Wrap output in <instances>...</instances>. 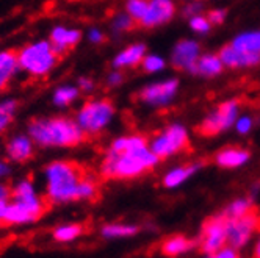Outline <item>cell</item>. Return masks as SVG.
<instances>
[{
	"label": "cell",
	"instance_id": "6da1fadb",
	"mask_svg": "<svg viewBox=\"0 0 260 258\" xmlns=\"http://www.w3.org/2000/svg\"><path fill=\"white\" fill-rule=\"evenodd\" d=\"M158 161L144 136L125 135L110 144L101 163V174L116 180L135 178L155 168Z\"/></svg>",
	"mask_w": 260,
	"mask_h": 258
},
{
	"label": "cell",
	"instance_id": "7a4b0ae2",
	"mask_svg": "<svg viewBox=\"0 0 260 258\" xmlns=\"http://www.w3.org/2000/svg\"><path fill=\"white\" fill-rule=\"evenodd\" d=\"M86 174L74 161H53L44 171L46 200L52 205H63L79 200L80 183Z\"/></svg>",
	"mask_w": 260,
	"mask_h": 258
},
{
	"label": "cell",
	"instance_id": "3957f363",
	"mask_svg": "<svg viewBox=\"0 0 260 258\" xmlns=\"http://www.w3.org/2000/svg\"><path fill=\"white\" fill-rule=\"evenodd\" d=\"M27 133L41 147H74L85 141L86 135L71 118H38L28 124Z\"/></svg>",
	"mask_w": 260,
	"mask_h": 258
},
{
	"label": "cell",
	"instance_id": "277c9868",
	"mask_svg": "<svg viewBox=\"0 0 260 258\" xmlns=\"http://www.w3.org/2000/svg\"><path fill=\"white\" fill-rule=\"evenodd\" d=\"M5 224L8 226H24L38 220L47 207V200L36 191L33 181L24 178L17 181L11 188V197Z\"/></svg>",
	"mask_w": 260,
	"mask_h": 258
},
{
	"label": "cell",
	"instance_id": "5b68a950",
	"mask_svg": "<svg viewBox=\"0 0 260 258\" xmlns=\"http://www.w3.org/2000/svg\"><path fill=\"white\" fill-rule=\"evenodd\" d=\"M60 55L55 52L50 41H36L27 44L17 53L19 58V66L28 76L41 79L52 72V69L57 66Z\"/></svg>",
	"mask_w": 260,
	"mask_h": 258
},
{
	"label": "cell",
	"instance_id": "8992f818",
	"mask_svg": "<svg viewBox=\"0 0 260 258\" xmlns=\"http://www.w3.org/2000/svg\"><path fill=\"white\" fill-rule=\"evenodd\" d=\"M115 118V105L108 99H94L82 105L77 112L76 122L86 136L104 132Z\"/></svg>",
	"mask_w": 260,
	"mask_h": 258
},
{
	"label": "cell",
	"instance_id": "52a82bcc",
	"mask_svg": "<svg viewBox=\"0 0 260 258\" xmlns=\"http://www.w3.org/2000/svg\"><path fill=\"white\" fill-rule=\"evenodd\" d=\"M187 145H188V130L182 124H170L149 141L151 151L160 160L180 154L182 151H185Z\"/></svg>",
	"mask_w": 260,
	"mask_h": 258
},
{
	"label": "cell",
	"instance_id": "ba28073f",
	"mask_svg": "<svg viewBox=\"0 0 260 258\" xmlns=\"http://www.w3.org/2000/svg\"><path fill=\"white\" fill-rule=\"evenodd\" d=\"M240 115V103L235 99L226 100L215 106L199 124V132L206 136H215L234 127L237 116Z\"/></svg>",
	"mask_w": 260,
	"mask_h": 258
},
{
	"label": "cell",
	"instance_id": "9c48e42d",
	"mask_svg": "<svg viewBox=\"0 0 260 258\" xmlns=\"http://www.w3.org/2000/svg\"><path fill=\"white\" fill-rule=\"evenodd\" d=\"M258 229H260V219L254 211L235 219H226L228 244H231L237 250H241L252 241V238L255 236Z\"/></svg>",
	"mask_w": 260,
	"mask_h": 258
},
{
	"label": "cell",
	"instance_id": "30bf717a",
	"mask_svg": "<svg viewBox=\"0 0 260 258\" xmlns=\"http://www.w3.org/2000/svg\"><path fill=\"white\" fill-rule=\"evenodd\" d=\"M177 93H179V80L165 79L146 85L138 93V97L146 105L154 108H163L173 103Z\"/></svg>",
	"mask_w": 260,
	"mask_h": 258
},
{
	"label": "cell",
	"instance_id": "8fae6325",
	"mask_svg": "<svg viewBox=\"0 0 260 258\" xmlns=\"http://www.w3.org/2000/svg\"><path fill=\"white\" fill-rule=\"evenodd\" d=\"M199 249L204 255L215 256V253L228 244L226 239V217L224 216H215L210 217L202 227L201 236H199Z\"/></svg>",
	"mask_w": 260,
	"mask_h": 258
},
{
	"label": "cell",
	"instance_id": "7c38bea8",
	"mask_svg": "<svg viewBox=\"0 0 260 258\" xmlns=\"http://www.w3.org/2000/svg\"><path fill=\"white\" fill-rule=\"evenodd\" d=\"M199 57L201 46L196 40H180L171 50V64L179 70H187L193 73Z\"/></svg>",
	"mask_w": 260,
	"mask_h": 258
},
{
	"label": "cell",
	"instance_id": "4fadbf2b",
	"mask_svg": "<svg viewBox=\"0 0 260 258\" xmlns=\"http://www.w3.org/2000/svg\"><path fill=\"white\" fill-rule=\"evenodd\" d=\"M176 14L174 0H149L140 24L144 28H155L168 24Z\"/></svg>",
	"mask_w": 260,
	"mask_h": 258
},
{
	"label": "cell",
	"instance_id": "5bb4252c",
	"mask_svg": "<svg viewBox=\"0 0 260 258\" xmlns=\"http://www.w3.org/2000/svg\"><path fill=\"white\" fill-rule=\"evenodd\" d=\"M219 58L224 64V67L229 69H246V67H254L260 64V55L248 53L241 49L234 47L232 44L224 46L219 50Z\"/></svg>",
	"mask_w": 260,
	"mask_h": 258
},
{
	"label": "cell",
	"instance_id": "9a60e30c",
	"mask_svg": "<svg viewBox=\"0 0 260 258\" xmlns=\"http://www.w3.org/2000/svg\"><path fill=\"white\" fill-rule=\"evenodd\" d=\"M7 158L13 163H25L35 154V141L30 135H14L5 145Z\"/></svg>",
	"mask_w": 260,
	"mask_h": 258
},
{
	"label": "cell",
	"instance_id": "2e32d148",
	"mask_svg": "<svg viewBox=\"0 0 260 258\" xmlns=\"http://www.w3.org/2000/svg\"><path fill=\"white\" fill-rule=\"evenodd\" d=\"M80 40H82V33L76 28L57 25L50 31V43L58 55H63L74 46H77L80 43Z\"/></svg>",
	"mask_w": 260,
	"mask_h": 258
},
{
	"label": "cell",
	"instance_id": "e0dca14e",
	"mask_svg": "<svg viewBox=\"0 0 260 258\" xmlns=\"http://www.w3.org/2000/svg\"><path fill=\"white\" fill-rule=\"evenodd\" d=\"M146 55V46L141 43L130 44L125 49H122L116 57L113 58V67L115 69H128V67H135L141 64L143 58Z\"/></svg>",
	"mask_w": 260,
	"mask_h": 258
},
{
	"label": "cell",
	"instance_id": "ac0fdd59",
	"mask_svg": "<svg viewBox=\"0 0 260 258\" xmlns=\"http://www.w3.org/2000/svg\"><path fill=\"white\" fill-rule=\"evenodd\" d=\"M251 155L248 151L240 149V147H228V149H222L221 152L216 154L215 163L219 168L224 169H237L245 166L249 161Z\"/></svg>",
	"mask_w": 260,
	"mask_h": 258
},
{
	"label": "cell",
	"instance_id": "d6986e66",
	"mask_svg": "<svg viewBox=\"0 0 260 258\" xmlns=\"http://www.w3.org/2000/svg\"><path fill=\"white\" fill-rule=\"evenodd\" d=\"M19 58L13 50L0 52V91H4L19 72Z\"/></svg>",
	"mask_w": 260,
	"mask_h": 258
},
{
	"label": "cell",
	"instance_id": "ffe728a7",
	"mask_svg": "<svg viewBox=\"0 0 260 258\" xmlns=\"http://www.w3.org/2000/svg\"><path fill=\"white\" fill-rule=\"evenodd\" d=\"M222 70H224V64H222L219 55H215V53H204L202 55L201 53V57L196 61L193 73L201 76V77L212 79V77L219 76Z\"/></svg>",
	"mask_w": 260,
	"mask_h": 258
},
{
	"label": "cell",
	"instance_id": "44dd1931",
	"mask_svg": "<svg viewBox=\"0 0 260 258\" xmlns=\"http://www.w3.org/2000/svg\"><path fill=\"white\" fill-rule=\"evenodd\" d=\"M199 169V166L196 164H183V166H176V168L170 169L163 175V185L168 190L179 188L183 185L185 181H188Z\"/></svg>",
	"mask_w": 260,
	"mask_h": 258
},
{
	"label": "cell",
	"instance_id": "7402d4cb",
	"mask_svg": "<svg viewBox=\"0 0 260 258\" xmlns=\"http://www.w3.org/2000/svg\"><path fill=\"white\" fill-rule=\"evenodd\" d=\"M194 246H196V243L193 239H190L187 236L176 235V236L168 238L161 244V252L166 256H180V255L188 253Z\"/></svg>",
	"mask_w": 260,
	"mask_h": 258
},
{
	"label": "cell",
	"instance_id": "603a6c76",
	"mask_svg": "<svg viewBox=\"0 0 260 258\" xmlns=\"http://www.w3.org/2000/svg\"><path fill=\"white\" fill-rule=\"evenodd\" d=\"M231 44L248 53L260 55V30H248L243 33H238L231 41Z\"/></svg>",
	"mask_w": 260,
	"mask_h": 258
},
{
	"label": "cell",
	"instance_id": "cb8c5ba5",
	"mask_svg": "<svg viewBox=\"0 0 260 258\" xmlns=\"http://www.w3.org/2000/svg\"><path fill=\"white\" fill-rule=\"evenodd\" d=\"M80 96V89L77 86L72 85H64V86H58L53 91L52 96V103L58 108H64L68 105H71L74 100Z\"/></svg>",
	"mask_w": 260,
	"mask_h": 258
},
{
	"label": "cell",
	"instance_id": "d4e9b609",
	"mask_svg": "<svg viewBox=\"0 0 260 258\" xmlns=\"http://www.w3.org/2000/svg\"><path fill=\"white\" fill-rule=\"evenodd\" d=\"M101 233L107 239L128 238L138 233V227L134 224H107L105 227H102Z\"/></svg>",
	"mask_w": 260,
	"mask_h": 258
},
{
	"label": "cell",
	"instance_id": "484cf974",
	"mask_svg": "<svg viewBox=\"0 0 260 258\" xmlns=\"http://www.w3.org/2000/svg\"><path fill=\"white\" fill-rule=\"evenodd\" d=\"M252 211V200L248 197H238L232 200L231 204L222 211V216L226 219H235L240 216H245Z\"/></svg>",
	"mask_w": 260,
	"mask_h": 258
},
{
	"label": "cell",
	"instance_id": "4316f807",
	"mask_svg": "<svg viewBox=\"0 0 260 258\" xmlns=\"http://www.w3.org/2000/svg\"><path fill=\"white\" fill-rule=\"evenodd\" d=\"M17 108H19V103L16 99H5L0 102V135L11 125L17 113Z\"/></svg>",
	"mask_w": 260,
	"mask_h": 258
},
{
	"label": "cell",
	"instance_id": "83f0119b",
	"mask_svg": "<svg viewBox=\"0 0 260 258\" xmlns=\"http://www.w3.org/2000/svg\"><path fill=\"white\" fill-rule=\"evenodd\" d=\"M83 233V227L80 224H64L53 230V239L58 243H71L77 239Z\"/></svg>",
	"mask_w": 260,
	"mask_h": 258
},
{
	"label": "cell",
	"instance_id": "f1b7e54d",
	"mask_svg": "<svg viewBox=\"0 0 260 258\" xmlns=\"http://www.w3.org/2000/svg\"><path fill=\"white\" fill-rule=\"evenodd\" d=\"M141 67L144 72L147 73H158L161 70H165L166 67V60L161 57V55H155V53H151V55H144V58L141 61Z\"/></svg>",
	"mask_w": 260,
	"mask_h": 258
},
{
	"label": "cell",
	"instance_id": "f546056e",
	"mask_svg": "<svg viewBox=\"0 0 260 258\" xmlns=\"http://www.w3.org/2000/svg\"><path fill=\"white\" fill-rule=\"evenodd\" d=\"M149 0H127L125 2V13L132 17L135 22H140L147 10Z\"/></svg>",
	"mask_w": 260,
	"mask_h": 258
},
{
	"label": "cell",
	"instance_id": "4dcf8cb0",
	"mask_svg": "<svg viewBox=\"0 0 260 258\" xmlns=\"http://www.w3.org/2000/svg\"><path fill=\"white\" fill-rule=\"evenodd\" d=\"M188 25L196 34H207L212 28L210 21L207 19V16L204 14H196L188 17Z\"/></svg>",
	"mask_w": 260,
	"mask_h": 258
},
{
	"label": "cell",
	"instance_id": "1f68e13d",
	"mask_svg": "<svg viewBox=\"0 0 260 258\" xmlns=\"http://www.w3.org/2000/svg\"><path fill=\"white\" fill-rule=\"evenodd\" d=\"M134 24L135 21L127 13H119L111 21V28H113L115 33H125L134 27Z\"/></svg>",
	"mask_w": 260,
	"mask_h": 258
},
{
	"label": "cell",
	"instance_id": "d6a6232c",
	"mask_svg": "<svg viewBox=\"0 0 260 258\" xmlns=\"http://www.w3.org/2000/svg\"><path fill=\"white\" fill-rule=\"evenodd\" d=\"M254 127V119L249 115H238L235 122H234V128L238 135H248Z\"/></svg>",
	"mask_w": 260,
	"mask_h": 258
},
{
	"label": "cell",
	"instance_id": "836d02e7",
	"mask_svg": "<svg viewBox=\"0 0 260 258\" xmlns=\"http://www.w3.org/2000/svg\"><path fill=\"white\" fill-rule=\"evenodd\" d=\"M202 11H204V4L201 2V0H187V4H185L182 8L183 16H187V17L202 14Z\"/></svg>",
	"mask_w": 260,
	"mask_h": 258
},
{
	"label": "cell",
	"instance_id": "e575fe53",
	"mask_svg": "<svg viewBox=\"0 0 260 258\" xmlns=\"http://www.w3.org/2000/svg\"><path fill=\"white\" fill-rule=\"evenodd\" d=\"M226 17H228V11H226V10H222V8H215V10H210V11H209L207 19L210 21L212 25H221L222 22L226 21Z\"/></svg>",
	"mask_w": 260,
	"mask_h": 258
},
{
	"label": "cell",
	"instance_id": "d590c367",
	"mask_svg": "<svg viewBox=\"0 0 260 258\" xmlns=\"http://www.w3.org/2000/svg\"><path fill=\"white\" fill-rule=\"evenodd\" d=\"M122 83H124V76H122L121 69H116V70H113V72H110V73H108V77H107V85H108L110 88H116V86H119V85H122Z\"/></svg>",
	"mask_w": 260,
	"mask_h": 258
},
{
	"label": "cell",
	"instance_id": "8d00e7d4",
	"mask_svg": "<svg viewBox=\"0 0 260 258\" xmlns=\"http://www.w3.org/2000/svg\"><path fill=\"white\" fill-rule=\"evenodd\" d=\"M216 258H237L238 256V250L235 247H232L231 244H224L216 253Z\"/></svg>",
	"mask_w": 260,
	"mask_h": 258
},
{
	"label": "cell",
	"instance_id": "74e56055",
	"mask_svg": "<svg viewBox=\"0 0 260 258\" xmlns=\"http://www.w3.org/2000/svg\"><path fill=\"white\" fill-rule=\"evenodd\" d=\"M104 40H105V34H104V31L101 28L92 27L88 31V41L91 44H101V43H104Z\"/></svg>",
	"mask_w": 260,
	"mask_h": 258
},
{
	"label": "cell",
	"instance_id": "f35d334b",
	"mask_svg": "<svg viewBox=\"0 0 260 258\" xmlns=\"http://www.w3.org/2000/svg\"><path fill=\"white\" fill-rule=\"evenodd\" d=\"M77 88L80 91H83V93H89V91L94 89V82H92L91 79H88V77H80L77 80Z\"/></svg>",
	"mask_w": 260,
	"mask_h": 258
},
{
	"label": "cell",
	"instance_id": "ab89813d",
	"mask_svg": "<svg viewBox=\"0 0 260 258\" xmlns=\"http://www.w3.org/2000/svg\"><path fill=\"white\" fill-rule=\"evenodd\" d=\"M10 199H0V224H5L7 213H8V205H10Z\"/></svg>",
	"mask_w": 260,
	"mask_h": 258
},
{
	"label": "cell",
	"instance_id": "60d3db41",
	"mask_svg": "<svg viewBox=\"0 0 260 258\" xmlns=\"http://www.w3.org/2000/svg\"><path fill=\"white\" fill-rule=\"evenodd\" d=\"M11 174V168L10 164L4 160H0V178H5Z\"/></svg>",
	"mask_w": 260,
	"mask_h": 258
},
{
	"label": "cell",
	"instance_id": "b9f144b4",
	"mask_svg": "<svg viewBox=\"0 0 260 258\" xmlns=\"http://www.w3.org/2000/svg\"><path fill=\"white\" fill-rule=\"evenodd\" d=\"M11 197V188L5 183H0V199H10Z\"/></svg>",
	"mask_w": 260,
	"mask_h": 258
},
{
	"label": "cell",
	"instance_id": "7bdbcfd3",
	"mask_svg": "<svg viewBox=\"0 0 260 258\" xmlns=\"http://www.w3.org/2000/svg\"><path fill=\"white\" fill-rule=\"evenodd\" d=\"M252 253H254V256H258V258H260V236L255 239V243H254V249H252Z\"/></svg>",
	"mask_w": 260,
	"mask_h": 258
}]
</instances>
